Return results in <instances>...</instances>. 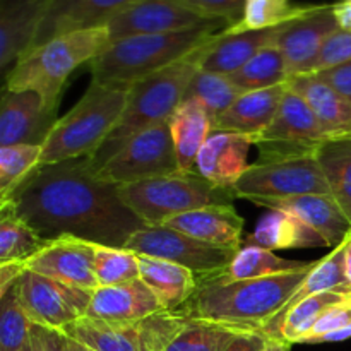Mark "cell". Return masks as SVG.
<instances>
[{"instance_id": "cell-24", "label": "cell", "mask_w": 351, "mask_h": 351, "mask_svg": "<svg viewBox=\"0 0 351 351\" xmlns=\"http://www.w3.org/2000/svg\"><path fill=\"white\" fill-rule=\"evenodd\" d=\"M287 82L274 88L249 91L240 95L232 106L215 122V132H233L256 139L264 132L276 117Z\"/></svg>"}, {"instance_id": "cell-43", "label": "cell", "mask_w": 351, "mask_h": 351, "mask_svg": "<svg viewBox=\"0 0 351 351\" xmlns=\"http://www.w3.org/2000/svg\"><path fill=\"white\" fill-rule=\"evenodd\" d=\"M348 324H351V295H348L345 300L331 305V307L322 314V317L315 322L311 335L305 338L304 343H315L319 338H322V336L329 335V332L336 331V329L345 328V326Z\"/></svg>"}, {"instance_id": "cell-48", "label": "cell", "mask_w": 351, "mask_h": 351, "mask_svg": "<svg viewBox=\"0 0 351 351\" xmlns=\"http://www.w3.org/2000/svg\"><path fill=\"white\" fill-rule=\"evenodd\" d=\"M332 12L339 24V29L351 31V0H339L332 3Z\"/></svg>"}, {"instance_id": "cell-2", "label": "cell", "mask_w": 351, "mask_h": 351, "mask_svg": "<svg viewBox=\"0 0 351 351\" xmlns=\"http://www.w3.org/2000/svg\"><path fill=\"white\" fill-rule=\"evenodd\" d=\"M315 261L305 269L256 280H202L180 308L192 321H208L237 331H261L273 321L304 283Z\"/></svg>"}, {"instance_id": "cell-36", "label": "cell", "mask_w": 351, "mask_h": 351, "mask_svg": "<svg viewBox=\"0 0 351 351\" xmlns=\"http://www.w3.org/2000/svg\"><path fill=\"white\" fill-rule=\"evenodd\" d=\"M50 240H45L31 226L12 215L0 216V264L24 263L36 256Z\"/></svg>"}, {"instance_id": "cell-11", "label": "cell", "mask_w": 351, "mask_h": 351, "mask_svg": "<svg viewBox=\"0 0 351 351\" xmlns=\"http://www.w3.org/2000/svg\"><path fill=\"white\" fill-rule=\"evenodd\" d=\"M180 171L170 125L160 123L143 130L123 144L98 171L99 178L115 185H129Z\"/></svg>"}, {"instance_id": "cell-37", "label": "cell", "mask_w": 351, "mask_h": 351, "mask_svg": "<svg viewBox=\"0 0 351 351\" xmlns=\"http://www.w3.org/2000/svg\"><path fill=\"white\" fill-rule=\"evenodd\" d=\"M31 328L33 322L21 302L19 285L14 283L0 295V351H21Z\"/></svg>"}, {"instance_id": "cell-49", "label": "cell", "mask_w": 351, "mask_h": 351, "mask_svg": "<svg viewBox=\"0 0 351 351\" xmlns=\"http://www.w3.org/2000/svg\"><path fill=\"white\" fill-rule=\"evenodd\" d=\"M351 338V324L345 326L341 329H336V331L329 332V335L319 338L315 343H338V341H346Z\"/></svg>"}, {"instance_id": "cell-18", "label": "cell", "mask_w": 351, "mask_h": 351, "mask_svg": "<svg viewBox=\"0 0 351 351\" xmlns=\"http://www.w3.org/2000/svg\"><path fill=\"white\" fill-rule=\"evenodd\" d=\"M132 2L134 0H48L36 36L26 53L62 34L105 26L110 17Z\"/></svg>"}, {"instance_id": "cell-44", "label": "cell", "mask_w": 351, "mask_h": 351, "mask_svg": "<svg viewBox=\"0 0 351 351\" xmlns=\"http://www.w3.org/2000/svg\"><path fill=\"white\" fill-rule=\"evenodd\" d=\"M319 77L324 79L328 84H331L332 88L338 89L345 98H348L351 101V60L345 62V64H339L336 67L326 69V71L314 72Z\"/></svg>"}, {"instance_id": "cell-23", "label": "cell", "mask_w": 351, "mask_h": 351, "mask_svg": "<svg viewBox=\"0 0 351 351\" xmlns=\"http://www.w3.org/2000/svg\"><path fill=\"white\" fill-rule=\"evenodd\" d=\"M48 0H2L0 3V67L9 72L29 50Z\"/></svg>"}, {"instance_id": "cell-10", "label": "cell", "mask_w": 351, "mask_h": 351, "mask_svg": "<svg viewBox=\"0 0 351 351\" xmlns=\"http://www.w3.org/2000/svg\"><path fill=\"white\" fill-rule=\"evenodd\" d=\"M328 139L332 137L319 122L311 106L288 88L274 120L254 139V144L259 147L257 161H280L315 156L317 147Z\"/></svg>"}, {"instance_id": "cell-30", "label": "cell", "mask_w": 351, "mask_h": 351, "mask_svg": "<svg viewBox=\"0 0 351 351\" xmlns=\"http://www.w3.org/2000/svg\"><path fill=\"white\" fill-rule=\"evenodd\" d=\"M311 264L312 263L285 259V257L276 256L273 250L263 249V247L247 245L235 254L230 266L221 274L209 278V280L221 281V283L240 280H256V278L276 276V274L305 269Z\"/></svg>"}, {"instance_id": "cell-34", "label": "cell", "mask_w": 351, "mask_h": 351, "mask_svg": "<svg viewBox=\"0 0 351 351\" xmlns=\"http://www.w3.org/2000/svg\"><path fill=\"white\" fill-rule=\"evenodd\" d=\"M228 77L237 88L249 93L285 84L288 81V72L281 50L278 45H271Z\"/></svg>"}, {"instance_id": "cell-25", "label": "cell", "mask_w": 351, "mask_h": 351, "mask_svg": "<svg viewBox=\"0 0 351 351\" xmlns=\"http://www.w3.org/2000/svg\"><path fill=\"white\" fill-rule=\"evenodd\" d=\"M170 228L191 235L201 242L230 249H240L243 218L232 204H216L175 216L165 223Z\"/></svg>"}, {"instance_id": "cell-40", "label": "cell", "mask_w": 351, "mask_h": 351, "mask_svg": "<svg viewBox=\"0 0 351 351\" xmlns=\"http://www.w3.org/2000/svg\"><path fill=\"white\" fill-rule=\"evenodd\" d=\"M43 146L12 144L0 146V194L9 195L41 163Z\"/></svg>"}, {"instance_id": "cell-9", "label": "cell", "mask_w": 351, "mask_h": 351, "mask_svg": "<svg viewBox=\"0 0 351 351\" xmlns=\"http://www.w3.org/2000/svg\"><path fill=\"white\" fill-rule=\"evenodd\" d=\"M125 249L139 256L156 257L178 264L199 276V281L221 274L240 250L201 242L167 225L146 226L139 230L127 242Z\"/></svg>"}, {"instance_id": "cell-6", "label": "cell", "mask_w": 351, "mask_h": 351, "mask_svg": "<svg viewBox=\"0 0 351 351\" xmlns=\"http://www.w3.org/2000/svg\"><path fill=\"white\" fill-rule=\"evenodd\" d=\"M129 93L130 86L91 81L77 105L55 123L43 144L40 167L95 154L119 123Z\"/></svg>"}, {"instance_id": "cell-19", "label": "cell", "mask_w": 351, "mask_h": 351, "mask_svg": "<svg viewBox=\"0 0 351 351\" xmlns=\"http://www.w3.org/2000/svg\"><path fill=\"white\" fill-rule=\"evenodd\" d=\"M163 311V305L154 291L141 278H137L129 283L96 288L84 317L110 324H127L143 321Z\"/></svg>"}, {"instance_id": "cell-32", "label": "cell", "mask_w": 351, "mask_h": 351, "mask_svg": "<svg viewBox=\"0 0 351 351\" xmlns=\"http://www.w3.org/2000/svg\"><path fill=\"white\" fill-rule=\"evenodd\" d=\"M317 5H293L291 0H245L242 19L233 26L225 27L226 33L271 29L293 23L314 12Z\"/></svg>"}, {"instance_id": "cell-41", "label": "cell", "mask_w": 351, "mask_h": 351, "mask_svg": "<svg viewBox=\"0 0 351 351\" xmlns=\"http://www.w3.org/2000/svg\"><path fill=\"white\" fill-rule=\"evenodd\" d=\"M180 2L206 19L223 23L226 27L239 23L245 9V0H180Z\"/></svg>"}, {"instance_id": "cell-42", "label": "cell", "mask_w": 351, "mask_h": 351, "mask_svg": "<svg viewBox=\"0 0 351 351\" xmlns=\"http://www.w3.org/2000/svg\"><path fill=\"white\" fill-rule=\"evenodd\" d=\"M348 60H351V31L339 29L338 33H335L326 41L312 72L326 71V69L336 67V65L345 64Z\"/></svg>"}, {"instance_id": "cell-5", "label": "cell", "mask_w": 351, "mask_h": 351, "mask_svg": "<svg viewBox=\"0 0 351 351\" xmlns=\"http://www.w3.org/2000/svg\"><path fill=\"white\" fill-rule=\"evenodd\" d=\"M110 45L106 26L72 31L47 41L17 60L7 72L5 88L31 89L57 110L69 75L86 62H93Z\"/></svg>"}, {"instance_id": "cell-45", "label": "cell", "mask_w": 351, "mask_h": 351, "mask_svg": "<svg viewBox=\"0 0 351 351\" xmlns=\"http://www.w3.org/2000/svg\"><path fill=\"white\" fill-rule=\"evenodd\" d=\"M267 338L261 331H239L223 351H264Z\"/></svg>"}, {"instance_id": "cell-28", "label": "cell", "mask_w": 351, "mask_h": 351, "mask_svg": "<svg viewBox=\"0 0 351 351\" xmlns=\"http://www.w3.org/2000/svg\"><path fill=\"white\" fill-rule=\"evenodd\" d=\"M168 125L180 171H194L202 146L215 132V120L204 105L195 99H185L175 110Z\"/></svg>"}, {"instance_id": "cell-29", "label": "cell", "mask_w": 351, "mask_h": 351, "mask_svg": "<svg viewBox=\"0 0 351 351\" xmlns=\"http://www.w3.org/2000/svg\"><path fill=\"white\" fill-rule=\"evenodd\" d=\"M141 280L154 291L165 311H180L199 287L194 273L170 261L139 256Z\"/></svg>"}, {"instance_id": "cell-26", "label": "cell", "mask_w": 351, "mask_h": 351, "mask_svg": "<svg viewBox=\"0 0 351 351\" xmlns=\"http://www.w3.org/2000/svg\"><path fill=\"white\" fill-rule=\"evenodd\" d=\"M288 88L305 99L331 137L351 136V101L317 74H298L287 81Z\"/></svg>"}, {"instance_id": "cell-27", "label": "cell", "mask_w": 351, "mask_h": 351, "mask_svg": "<svg viewBox=\"0 0 351 351\" xmlns=\"http://www.w3.org/2000/svg\"><path fill=\"white\" fill-rule=\"evenodd\" d=\"M247 245L267 250H291L328 247L324 237L291 213L269 209L257 221L254 232L247 237Z\"/></svg>"}, {"instance_id": "cell-20", "label": "cell", "mask_w": 351, "mask_h": 351, "mask_svg": "<svg viewBox=\"0 0 351 351\" xmlns=\"http://www.w3.org/2000/svg\"><path fill=\"white\" fill-rule=\"evenodd\" d=\"M263 208L291 213L324 237L328 247H338L351 235V221L331 194H305L281 199H252Z\"/></svg>"}, {"instance_id": "cell-16", "label": "cell", "mask_w": 351, "mask_h": 351, "mask_svg": "<svg viewBox=\"0 0 351 351\" xmlns=\"http://www.w3.org/2000/svg\"><path fill=\"white\" fill-rule=\"evenodd\" d=\"M339 31L332 3H321L314 12L287 24L276 45L287 64L288 79L311 74L326 41Z\"/></svg>"}, {"instance_id": "cell-31", "label": "cell", "mask_w": 351, "mask_h": 351, "mask_svg": "<svg viewBox=\"0 0 351 351\" xmlns=\"http://www.w3.org/2000/svg\"><path fill=\"white\" fill-rule=\"evenodd\" d=\"M332 197L351 221V136L324 141L315 151Z\"/></svg>"}, {"instance_id": "cell-52", "label": "cell", "mask_w": 351, "mask_h": 351, "mask_svg": "<svg viewBox=\"0 0 351 351\" xmlns=\"http://www.w3.org/2000/svg\"><path fill=\"white\" fill-rule=\"evenodd\" d=\"M345 273H346V280H348V287H350V291H351V235L348 237V243H346Z\"/></svg>"}, {"instance_id": "cell-53", "label": "cell", "mask_w": 351, "mask_h": 351, "mask_svg": "<svg viewBox=\"0 0 351 351\" xmlns=\"http://www.w3.org/2000/svg\"><path fill=\"white\" fill-rule=\"evenodd\" d=\"M67 338H69V336H67ZM67 348H69V351H95V350L89 348V346L82 345V343L75 341V339H72V338H69Z\"/></svg>"}, {"instance_id": "cell-39", "label": "cell", "mask_w": 351, "mask_h": 351, "mask_svg": "<svg viewBox=\"0 0 351 351\" xmlns=\"http://www.w3.org/2000/svg\"><path fill=\"white\" fill-rule=\"evenodd\" d=\"M237 332V329L216 322L187 319L182 331L165 351H223Z\"/></svg>"}, {"instance_id": "cell-22", "label": "cell", "mask_w": 351, "mask_h": 351, "mask_svg": "<svg viewBox=\"0 0 351 351\" xmlns=\"http://www.w3.org/2000/svg\"><path fill=\"white\" fill-rule=\"evenodd\" d=\"M254 141L233 132H213L197 156L195 170L211 184L233 189L247 168L250 146Z\"/></svg>"}, {"instance_id": "cell-50", "label": "cell", "mask_w": 351, "mask_h": 351, "mask_svg": "<svg viewBox=\"0 0 351 351\" xmlns=\"http://www.w3.org/2000/svg\"><path fill=\"white\" fill-rule=\"evenodd\" d=\"M21 351H40V339H38V331L34 324L33 328H31L29 338H27V341L24 343V346L21 348Z\"/></svg>"}, {"instance_id": "cell-21", "label": "cell", "mask_w": 351, "mask_h": 351, "mask_svg": "<svg viewBox=\"0 0 351 351\" xmlns=\"http://www.w3.org/2000/svg\"><path fill=\"white\" fill-rule=\"evenodd\" d=\"M290 24V23H288ZM287 24L271 29L226 33L225 29L211 38L201 51V69L215 74L230 75L256 57L261 50L276 45Z\"/></svg>"}, {"instance_id": "cell-7", "label": "cell", "mask_w": 351, "mask_h": 351, "mask_svg": "<svg viewBox=\"0 0 351 351\" xmlns=\"http://www.w3.org/2000/svg\"><path fill=\"white\" fill-rule=\"evenodd\" d=\"M120 195L127 208L147 226L165 225L175 216L206 206L232 204L237 199L233 189L211 184L197 170L122 185Z\"/></svg>"}, {"instance_id": "cell-3", "label": "cell", "mask_w": 351, "mask_h": 351, "mask_svg": "<svg viewBox=\"0 0 351 351\" xmlns=\"http://www.w3.org/2000/svg\"><path fill=\"white\" fill-rule=\"evenodd\" d=\"M202 48L189 55L184 60L156 74L147 75L130 86L125 110L115 129L110 132V136L95 154L86 156L93 171H98L134 136L154 125L170 122L175 110L184 101L185 91L192 77L201 69L199 64H201Z\"/></svg>"}, {"instance_id": "cell-47", "label": "cell", "mask_w": 351, "mask_h": 351, "mask_svg": "<svg viewBox=\"0 0 351 351\" xmlns=\"http://www.w3.org/2000/svg\"><path fill=\"white\" fill-rule=\"evenodd\" d=\"M24 271H26L24 263L0 264V295L9 290L14 283H17Z\"/></svg>"}, {"instance_id": "cell-8", "label": "cell", "mask_w": 351, "mask_h": 351, "mask_svg": "<svg viewBox=\"0 0 351 351\" xmlns=\"http://www.w3.org/2000/svg\"><path fill=\"white\" fill-rule=\"evenodd\" d=\"M185 322L187 317L180 311H163L127 324L81 317L64 332L95 351H165Z\"/></svg>"}, {"instance_id": "cell-35", "label": "cell", "mask_w": 351, "mask_h": 351, "mask_svg": "<svg viewBox=\"0 0 351 351\" xmlns=\"http://www.w3.org/2000/svg\"><path fill=\"white\" fill-rule=\"evenodd\" d=\"M240 95H243V91L230 81L228 75L215 74V72L199 69L192 77L187 91H185L184 101L185 99H195L201 105H204V108L208 110L209 115L216 122L235 103V99Z\"/></svg>"}, {"instance_id": "cell-46", "label": "cell", "mask_w": 351, "mask_h": 351, "mask_svg": "<svg viewBox=\"0 0 351 351\" xmlns=\"http://www.w3.org/2000/svg\"><path fill=\"white\" fill-rule=\"evenodd\" d=\"M34 326H36L38 339H40V351H69V338L64 331H60V329L43 328V326L38 324Z\"/></svg>"}, {"instance_id": "cell-14", "label": "cell", "mask_w": 351, "mask_h": 351, "mask_svg": "<svg viewBox=\"0 0 351 351\" xmlns=\"http://www.w3.org/2000/svg\"><path fill=\"white\" fill-rule=\"evenodd\" d=\"M216 23L189 9L180 0H134L106 21L110 43L144 34H163ZM223 24V23H221Z\"/></svg>"}, {"instance_id": "cell-51", "label": "cell", "mask_w": 351, "mask_h": 351, "mask_svg": "<svg viewBox=\"0 0 351 351\" xmlns=\"http://www.w3.org/2000/svg\"><path fill=\"white\" fill-rule=\"evenodd\" d=\"M264 351H290V343H287L285 339L267 338L266 348H264Z\"/></svg>"}, {"instance_id": "cell-13", "label": "cell", "mask_w": 351, "mask_h": 351, "mask_svg": "<svg viewBox=\"0 0 351 351\" xmlns=\"http://www.w3.org/2000/svg\"><path fill=\"white\" fill-rule=\"evenodd\" d=\"M23 307L33 324L64 331L88 314L93 291L71 287L33 271H24L17 281Z\"/></svg>"}, {"instance_id": "cell-38", "label": "cell", "mask_w": 351, "mask_h": 351, "mask_svg": "<svg viewBox=\"0 0 351 351\" xmlns=\"http://www.w3.org/2000/svg\"><path fill=\"white\" fill-rule=\"evenodd\" d=\"M95 274L99 287H115L137 280L141 278L139 254L129 249L96 245Z\"/></svg>"}, {"instance_id": "cell-4", "label": "cell", "mask_w": 351, "mask_h": 351, "mask_svg": "<svg viewBox=\"0 0 351 351\" xmlns=\"http://www.w3.org/2000/svg\"><path fill=\"white\" fill-rule=\"evenodd\" d=\"M219 26L221 23H211L175 33L144 34L113 41L89 62L93 81L132 86L201 50L219 33Z\"/></svg>"}, {"instance_id": "cell-17", "label": "cell", "mask_w": 351, "mask_h": 351, "mask_svg": "<svg viewBox=\"0 0 351 351\" xmlns=\"http://www.w3.org/2000/svg\"><path fill=\"white\" fill-rule=\"evenodd\" d=\"M95 247L96 243L65 235L50 240L24 266L27 271L71 287L96 290L99 285L95 274Z\"/></svg>"}, {"instance_id": "cell-1", "label": "cell", "mask_w": 351, "mask_h": 351, "mask_svg": "<svg viewBox=\"0 0 351 351\" xmlns=\"http://www.w3.org/2000/svg\"><path fill=\"white\" fill-rule=\"evenodd\" d=\"M2 213L12 215L41 239L71 235L96 245L125 249L146 223L120 195V185L99 178L88 158L38 167L9 195Z\"/></svg>"}, {"instance_id": "cell-12", "label": "cell", "mask_w": 351, "mask_h": 351, "mask_svg": "<svg viewBox=\"0 0 351 351\" xmlns=\"http://www.w3.org/2000/svg\"><path fill=\"white\" fill-rule=\"evenodd\" d=\"M237 197L281 199L305 194H331L317 158L257 161L247 168L235 187Z\"/></svg>"}, {"instance_id": "cell-33", "label": "cell", "mask_w": 351, "mask_h": 351, "mask_svg": "<svg viewBox=\"0 0 351 351\" xmlns=\"http://www.w3.org/2000/svg\"><path fill=\"white\" fill-rule=\"evenodd\" d=\"M346 243H348V239L341 245L332 249V252L329 256L322 257L321 261H317L314 264V267L305 276L304 283L295 291L293 297L288 300L283 311L293 307L295 304L305 300L307 297H312V295L326 293V291H346V293H351L345 273Z\"/></svg>"}, {"instance_id": "cell-15", "label": "cell", "mask_w": 351, "mask_h": 351, "mask_svg": "<svg viewBox=\"0 0 351 351\" xmlns=\"http://www.w3.org/2000/svg\"><path fill=\"white\" fill-rule=\"evenodd\" d=\"M57 122V110L50 108L36 91L3 89L0 103V146H43Z\"/></svg>"}]
</instances>
